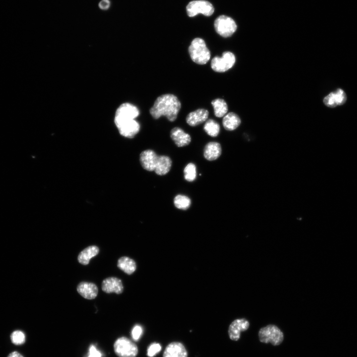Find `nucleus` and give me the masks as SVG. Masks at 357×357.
<instances>
[{
	"label": "nucleus",
	"mask_w": 357,
	"mask_h": 357,
	"mask_svg": "<svg viewBox=\"0 0 357 357\" xmlns=\"http://www.w3.org/2000/svg\"><path fill=\"white\" fill-rule=\"evenodd\" d=\"M163 357H187V352L182 343L173 342L166 347Z\"/></svg>",
	"instance_id": "obj_11"
},
{
	"label": "nucleus",
	"mask_w": 357,
	"mask_h": 357,
	"mask_svg": "<svg viewBox=\"0 0 357 357\" xmlns=\"http://www.w3.org/2000/svg\"><path fill=\"white\" fill-rule=\"evenodd\" d=\"M158 156L152 150L148 149L140 155V162L142 168L148 171H154Z\"/></svg>",
	"instance_id": "obj_10"
},
{
	"label": "nucleus",
	"mask_w": 357,
	"mask_h": 357,
	"mask_svg": "<svg viewBox=\"0 0 357 357\" xmlns=\"http://www.w3.org/2000/svg\"><path fill=\"white\" fill-rule=\"evenodd\" d=\"M139 115V111L135 106L128 103H123L116 111L115 124L118 128L124 123L135 119Z\"/></svg>",
	"instance_id": "obj_4"
},
{
	"label": "nucleus",
	"mask_w": 357,
	"mask_h": 357,
	"mask_svg": "<svg viewBox=\"0 0 357 357\" xmlns=\"http://www.w3.org/2000/svg\"><path fill=\"white\" fill-rule=\"evenodd\" d=\"M214 25L216 32L224 38L231 36L237 28L235 20L232 18L224 15L218 16L215 19Z\"/></svg>",
	"instance_id": "obj_6"
},
{
	"label": "nucleus",
	"mask_w": 357,
	"mask_h": 357,
	"mask_svg": "<svg viewBox=\"0 0 357 357\" xmlns=\"http://www.w3.org/2000/svg\"><path fill=\"white\" fill-rule=\"evenodd\" d=\"M184 177L186 180L189 182L193 181L196 177V169L195 165L190 163L185 167L184 171Z\"/></svg>",
	"instance_id": "obj_26"
},
{
	"label": "nucleus",
	"mask_w": 357,
	"mask_h": 357,
	"mask_svg": "<svg viewBox=\"0 0 357 357\" xmlns=\"http://www.w3.org/2000/svg\"><path fill=\"white\" fill-rule=\"evenodd\" d=\"M188 53L193 61L198 64H205L210 60L211 54L204 40L200 38L194 39L188 47Z\"/></svg>",
	"instance_id": "obj_2"
},
{
	"label": "nucleus",
	"mask_w": 357,
	"mask_h": 357,
	"mask_svg": "<svg viewBox=\"0 0 357 357\" xmlns=\"http://www.w3.org/2000/svg\"><path fill=\"white\" fill-rule=\"evenodd\" d=\"M11 343L16 346L23 345L26 341L25 333L20 330H16L13 331L10 336Z\"/></svg>",
	"instance_id": "obj_25"
},
{
	"label": "nucleus",
	"mask_w": 357,
	"mask_h": 357,
	"mask_svg": "<svg viewBox=\"0 0 357 357\" xmlns=\"http://www.w3.org/2000/svg\"><path fill=\"white\" fill-rule=\"evenodd\" d=\"M181 108V103L177 96L166 94L159 96L149 110L154 119L166 117L170 121H175Z\"/></svg>",
	"instance_id": "obj_1"
},
{
	"label": "nucleus",
	"mask_w": 357,
	"mask_h": 357,
	"mask_svg": "<svg viewBox=\"0 0 357 357\" xmlns=\"http://www.w3.org/2000/svg\"><path fill=\"white\" fill-rule=\"evenodd\" d=\"M7 357H24V356L17 351H13L9 354Z\"/></svg>",
	"instance_id": "obj_33"
},
{
	"label": "nucleus",
	"mask_w": 357,
	"mask_h": 357,
	"mask_svg": "<svg viewBox=\"0 0 357 357\" xmlns=\"http://www.w3.org/2000/svg\"><path fill=\"white\" fill-rule=\"evenodd\" d=\"M103 354L98 350L95 345H91L88 349L86 357H103Z\"/></svg>",
	"instance_id": "obj_30"
},
{
	"label": "nucleus",
	"mask_w": 357,
	"mask_h": 357,
	"mask_svg": "<svg viewBox=\"0 0 357 357\" xmlns=\"http://www.w3.org/2000/svg\"><path fill=\"white\" fill-rule=\"evenodd\" d=\"M172 161L170 157L165 155L158 156L154 171L158 175H165L170 171Z\"/></svg>",
	"instance_id": "obj_18"
},
{
	"label": "nucleus",
	"mask_w": 357,
	"mask_h": 357,
	"mask_svg": "<svg viewBox=\"0 0 357 357\" xmlns=\"http://www.w3.org/2000/svg\"><path fill=\"white\" fill-rule=\"evenodd\" d=\"M249 327V321L244 318L237 319L234 320L228 328V334L231 340L238 341L241 332L245 331Z\"/></svg>",
	"instance_id": "obj_9"
},
{
	"label": "nucleus",
	"mask_w": 357,
	"mask_h": 357,
	"mask_svg": "<svg viewBox=\"0 0 357 357\" xmlns=\"http://www.w3.org/2000/svg\"><path fill=\"white\" fill-rule=\"evenodd\" d=\"M114 349L119 357H135L138 352L136 345L125 337L119 338L115 341Z\"/></svg>",
	"instance_id": "obj_5"
},
{
	"label": "nucleus",
	"mask_w": 357,
	"mask_h": 357,
	"mask_svg": "<svg viewBox=\"0 0 357 357\" xmlns=\"http://www.w3.org/2000/svg\"><path fill=\"white\" fill-rule=\"evenodd\" d=\"M258 335L260 342L266 344L270 343L273 346L280 345L284 338L283 332L278 326L273 324H269L260 328Z\"/></svg>",
	"instance_id": "obj_3"
},
{
	"label": "nucleus",
	"mask_w": 357,
	"mask_h": 357,
	"mask_svg": "<svg viewBox=\"0 0 357 357\" xmlns=\"http://www.w3.org/2000/svg\"><path fill=\"white\" fill-rule=\"evenodd\" d=\"M143 332L142 327L139 325H135L131 331V337L134 341H138L141 337Z\"/></svg>",
	"instance_id": "obj_31"
},
{
	"label": "nucleus",
	"mask_w": 357,
	"mask_h": 357,
	"mask_svg": "<svg viewBox=\"0 0 357 357\" xmlns=\"http://www.w3.org/2000/svg\"><path fill=\"white\" fill-rule=\"evenodd\" d=\"M174 203L177 208L186 210L190 206L191 200L187 196L178 194L175 197Z\"/></svg>",
	"instance_id": "obj_24"
},
{
	"label": "nucleus",
	"mask_w": 357,
	"mask_h": 357,
	"mask_svg": "<svg viewBox=\"0 0 357 357\" xmlns=\"http://www.w3.org/2000/svg\"><path fill=\"white\" fill-rule=\"evenodd\" d=\"M117 265L120 269L129 275L132 274L136 268L135 262L126 256L120 257L118 260Z\"/></svg>",
	"instance_id": "obj_21"
},
{
	"label": "nucleus",
	"mask_w": 357,
	"mask_h": 357,
	"mask_svg": "<svg viewBox=\"0 0 357 357\" xmlns=\"http://www.w3.org/2000/svg\"><path fill=\"white\" fill-rule=\"evenodd\" d=\"M236 58L234 54L230 52H225L221 58L215 57L211 62L212 69L218 72H223L228 70L234 65Z\"/></svg>",
	"instance_id": "obj_8"
},
{
	"label": "nucleus",
	"mask_w": 357,
	"mask_h": 357,
	"mask_svg": "<svg viewBox=\"0 0 357 357\" xmlns=\"http://www.w3.org/2000/svg\"><path fill=\"white\" fill-rule=\"evenodd\" d=\"M99 251V249L97 246L95 245L89 246L79 253L78 256V261L81 264L87 265L90 259L97 255Z\"/></svg>",
	"instance_id": "obj_19"
},
{
	"label": "nucleus",
	"mask_w": 357,
	"mask_h": 357,
	"mask_svg": "<svg viewBox=\"0 0 357 357\" xmlns=\"http://www.w3.org/2000/svg\"><path fill=\"white\" fill-rule=\"evenodd\" d=\"M211 104L214 109V114L217 117L221 118L224 117L228 112L227 104L222 99H214L212 101Z\"/></svg>",
	"instance_id": "obj_22"
},
{
	"label": "nucleus",
	"mask_w": 357,
	"mask_h": 357,
	"mask_svg": "<svg viewBox=\"0 0 357 357\" xmlns=\"http://www.w3.org/2000/svg\"><path fill=\"white\" fill-rule=\"evenodd\" d=\"M170 136L176 145L179 147L187 146L191 142L190 136L178 127H174L171 130Z\"/></svg>",
	"instance_id": "obj_15"
},
{
	"label": "nucleus",
	"mask_w": 357,
	"mask_h": 357,
	"mask_svg": "<svg viewBox=\"0 0 357 357\" xmlns=\"http://www.w3.org/2000/svg\"><path fill=\"white\" fill-rule=\"evenodd\" d=\"M78 293L83 298L88 299L95 298L98 293L97 286L92 283L82 282L77 287Z\"/></svg>",
	"instance_id": "obj_14"
},
{
	"label": "nucleus",
	"mask_w": 357,
	"mask_h": 357,
	"mask_svg": "<svg viewBox=\"0 0 357 357\" xmlns=\"http://www.w3.org/2000/svg\"><path fill=\"white\" fill-rule=\"evenodd\" d=\"M324 104L327 107L334 108L338 106L334 92L330 93L323 99Z\"/></svg>",
	"instance_id": "obj_27"
},
{
	"label": "nucleus",
	"mask_w": 357,
	"mask_h": 357,
	"mask_svg": "<svg viewBox=\"0 0 357 357\" xmlns=\"http://www.w3.org/2000/svg\"><path fill=\"white\" fill-rule=\"evenodd\" d=\"M162 347L160 344L153 343L147 349V354L149 357H153L161 350Z\"/></svg>",
	"instance_id": "obj_28"
},
{
	"label": "nucleus",
	"mask_w": 357,
	"mask_h": 357,
	"mask_svg": "<svg viewBox=\"0 0 357 357\" xmlns=\"http://www.w3.org/2000/svg\"><path fill=\"white\" fill-rule=\"evenodd\" d=\"M102 289L106 293H115L120 294L123 292V287L119 279L116 277H109L102 282Z\"/></svg>",
	"instance_id": "obj_12"
},
{
	"label": "nucleus",
	"mask_w": 357,
	"mask_h": 357,
	"mask_svg": "<svg viewBox=\"0 0 357 357\" xmlns=\"http://www.w3.org/2000/svg\"><path fill=\"white\" fill-rule=\"evenodd\" d=\"M239 117L235 113L231 112L225 115L223 119V125L225 129L228 131L236 129L240 124Z\"/></svg>",
	"instance_id": "obj_20"
},
{
	"label": "nucleus",
	"mask_w": 357,
	"mask_h": 357,
	"mask_svg": "<svg viewBox=\"0 0 357 357\" xmlns=\"http://www.w3.org/2000/svg\"><path fill=\"white\" fill-rule=\"evenodd\" d=\"M204 129L209 136L216 137L219 133L220 125L214 120L209 119L204 125Z\"/></svg>",
	"instance_id": "obj_23"
},
{
	"label": "nucleus",
	"mask_w": 357,
	"mask_h": 357,
	"mask_svg": "<svg viewBox=\"0 0 357 357\" xmlns=\"http://www.w3.org/2000/svg\"><path fill=\"white\" fill-rule=\"evenodd\" d=\"M187 15L192 17L198 14L210 16L214 12V7L209 1L205 0H195L190 1L186 7Z\"/></svg>",
	"instance_id": "obj_7"
},
{
	"label": "nucleus",
	"mask_w": 357,
	"mask_h": 357,
	"mask_svg": "<svg viewBox=\"0 0 357 357\" xmlns=\"http://www.w3.org/2000/svg\"><path fill=\"white\" fill-rule=\"evenodd\" d=\"M338 105H342L344 104L347 99V97L345 92L341 89H337L334 92Z\"/></svg>",
	"instance_id": "obj_29"
},
{
	"label": "nucleus",
	"mask_w": 357,
	"mask_h": 357,
	"mask_svg": "<svg viewBox=\"0 0 357 357\" xmlns=\"http://www.w3.org/2000/svg\"><path fill=\"white\" fill-rule=\"evenodd\" d=\"M208 115L209 112L207 110L198 109L187 115L186 121L190 126H195L205 121Z\"/></svg>",
	"instance_id": "obj_13"
},
{
	"label": "nucleus",
	"mask_w": 357,
	"mask_h": 357,
	"mask_svg": "<svg viewBox=\"0 0 357 357\" xmlns=\"http://www.w3.org/2000/svg\"><path fill=\"white\" fill-rule=\"evenodd\" d=\"M110 6L109 0H102L99 3V7L103 10L108 9Z\"/></svg>",
	"instance_id": "obj_32"
},
{
	"label": "nucleus",
	"mask_w": 357,
	"mask_h": 357,
	"mask_svg": "<svg viewBox=\"0 0 357 357\" xmlns=\"http://www.w3.org/2000/svg\"><path fill=\"white\" fill-rule=\"evenodd\" d=\"M222 153L221 146L218 142H210L204 149V157L208 161H214L218 159Z\"/></svg>",
	"instance_id": "obj_17"
},
{
	"label": "nucleus",
	"mask_w": 357,
	"mask_h": 357,
	"mask_svg": "<svg viewBox=\"0 0 357 357\" xmlns=\"http://www.w3.org/2000/svg\"><path fill=\"white\" fill-rule=\"evenodd\" d=\"M118 128L122 136L132 138L139 131L140 124L138 121L133 119L121 124Z\"/></svg>",
	"instance_id": "obj_16"
}]
</instances>
